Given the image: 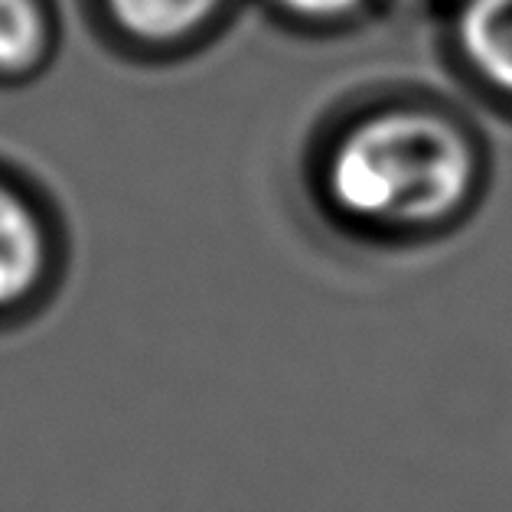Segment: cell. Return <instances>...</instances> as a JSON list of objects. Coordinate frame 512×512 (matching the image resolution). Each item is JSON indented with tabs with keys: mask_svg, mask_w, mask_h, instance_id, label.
Segmentation results:
<instances>
[{
	"mask_svg": "<svg viewBox=\"0 0 512 512\" xmlns=\"http://www.w3.org/2000/svg\"><path fill=\"white\" fill-rule=\"evenodd\" d=\"M480 186V154L454 118L424 105H385L336 134L320 190L346 226L418 235L454 222Z\"/></svg>",
	"mask_w": 512,
	"mask_h": 512,
	"instance_id": "cell-1",
	"label": "cell"
},
{
	"mask_svg": "<svg viewBox=\"0 0 512 512\" xmlns=\"http://www.w3.org/2000/svg\"><path fill=\"white\" fill-rule=\"evenodd\" d=\"M454 43L470 76L512 102V0H460Z\"/></svg>",
	"mask_w": 512,
	"mask_h": 512,
	"instance_id": "cell-2",
	"label": "cell"
},
{
	"mask_svg": "<svg viewBox=\"0 0 512 512\" xmlns=\"http://www.w3.org/2000/svg\"><path fill=\"white\" fill-rule=\"evenodd\" d=\"M46 261L43 219L17 190L0 183V310L27 301L43 281Z\"/></svg>",
	"mask_w": 512,
	"mask_h": 512,
	"instance_id": "cell-3",
	"label": "cell"
},
{
	"mask_svg": "<svg viewBox=\"0 0 512 512\" xmlns=\"http://www.w3.org/2000/svg\"><path fill=\"white\" fill-rule=\"evenodd\" d=\"M102 7L124 40L170 49L203 36L229 0H102Z\"/></svg>",
	"mask_w": 512,
	"mask_h": 512,
	"instance_id": "cell-4",
	"label": "cell"
},
{
	"mask_svg": "<svg viewBox=\"0 0 512 512\" xmlns=\"http://www.w3.org/2000/svg\"><path fill=\"white\" fill-rule=\"evenodd\" d=\"M49 17L40 0H0V72L20 76L43 62Z\"/></svg>",
	"mask_w": 512,
	"mask_h": 512,
	"instance_id": "cell-5",
	"label": "cell"
},
{
	"mask_svg": "<svg viewBox=\"0 0 512 512\" xmlns=\"http://www.w3.org/2000/svg\"><path fill=\"white\" fill-rule=\"evenodd\" d=\"M281 17L304 27H336V23L353 20L366 0H268Z\"/></svg>",
	"mask_w": 512,
	"mask_h": 512,
	"instance_id": "cell-6",
	"label": "cell"
},
{
	"mask_svg": "<svg viewBox=\"0 0 512 512\" xmlns=\"http://www.w3.org/2000/svg\"><path fill=\"white\" fill-rule=\"evenodd\" d=\"M405 4H434V0H405Z\"/></svg>",
	"mask_w": 512,
	"mask_h": 512,
	"instance_id": "cell-7",
	"label": "cell"
}]
</instances>
